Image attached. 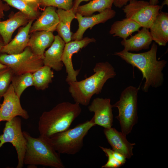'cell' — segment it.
<instances>
[{
	"label": "cell",
	"instance_id": "obj_1",
	"mask_svg": "<svg viewBox=\"0 0 168 168\" xmlns=\"http://www.w3.org/2000/svg\"><path fill=\"white\" fill-rule=\"evenodd\" d=\"M157 49L156 43L154 42L150 50L146 52L133 53L122 50L114 53V55L141 72L142 79L145 78L146 80L142 88L145 92H148L150 86L155 88L160 87L164 81L162 72L167 61L157 60Z\"/></svg>",
	"mask_w": 168,
	"mask_h": 168
},
{
	"label": "cell",
	"instance_id": "obj_2",
	"mask_svg": "<svg viewBox=\"0 0 168 168\" xmlns=\"http://www.w3.org/2000/svg\"><path fill=\"white\" fill-rule=\"evenodd\" d=\"M93 71L92 75L84 80L68 83L69 92L75 102L88 105L92 96L101 92L106 81L116 75L114 68L108 62L97 63Z\"/></svg>",
	"mask_w": 168,
	"mask_h": 168
},
{
	"label": "cell",
	"instance_id": "obj_3",
	"mask_svg": "<svg viewBox=\"0 0 168 168\" xmlns=\"http://www.w3.org/2000/svg\"><path fill=\"white\" fill-rule=\"evenodd\" d=\"M81 111L79 104L63 102L58 104L50 110L43 112L38 122L40 135L49 138L54 134L68 129Z\"/></svg>",
	"mask_w": 168,
	"mask_h": 168
},
{
	"label": "cell",
	"instance_id": "obj_4",
	"mask_svg": "<svg viewBox=\"0 0 168 168\" xmlns=\"http://www.w3.org/2000/svg\"><path fill=\"white\" fill-rule=\"evenodd\" d=\"M26 141L24 164L42 165L54 168H64L60 154L55 149L49 138L40 135L33 138L23 132Z\"/></svg>",
	"mask_w": 168,
	"mask_h": 168
},
{
	"label": "cell",
	"instance_id": "obj_5",
	"mask_svg": "<svg viewBox=\"0 0 168 168\" xmlns=\"http://www.w3.org/2000/svg\"><path fill=\"white\" fill-rule=\"evenodd\" d=\"M96 125L93 117L72 128L54 134L49 138L55 150L59 154L74 155L83 146V139L89 130Z\"/></svg>",
	"mask_w": 168,
	"mask_h": 168
},
{
	"label": "cell",
	"instance_id": "obj_6",
	"mask_svg": "<svg viewBox=\"0 0 168 168\" xmlns=\"http://www.w3.org/2000/svg\"><path fill=\"white\" fill-rule=\"evenodd\" d=\"M139 88L133 86L126 87L122 92L119 100L112 105L117 107L121 132L126 136L131 132L138 121V97Z\"/></svg>",
	"mask_w": 168,
	"mask_h": 168
},
{
	"label": "cell",
	"instance_id": "obj_7",
	"mask_svg": "<svg viewBox=\"0 0 168 168\" xmlns=\"http://www.w3.org/2000/svg\"><path fill=\"white\" fill-rule=\"evenodd\" d=\"M0 63L10 68L14 75L33 73L44 65L43 59L35 55L28 46L18 54H0Z\"/></svg>",
	"mask_w": 168,
	"mask_h": 168
},
{
	"label": "cell",
	"instance_id": "obj_8",
	"mask_svg": "<svg viewBox=\"0 0 168 168\" xmlns=\"http://www.w3.org/2000/svg\"><path fill=\"white\" fill-rule=\"evenodd\" d=\"M126 18L133 20L141 27L149 29L160 11V6L144 0L131 1L122 9Z\"/></svg>",
	"mask_w": 168,
	"mask_h": 168
},
{
	"label": "cell",
	"instance_id": "obj_9",
	"mask_svg": "<svg viewBox=\"0 0 168 168\" xmlns=\"http://www.w3.org/2000/svg\"><path fill=\"white\" fill-rule=\"evenodd\" d=\"M6 142L11 143L17 152L18 164L16 168H22L24 165L26 141L21 130V119L16 116L7 121L3 130L0 135V148Z\"/></svg>",
	"mask_w": 168,
	"mask_h": 168
},
{
	"label": "cell",
	"instance_id": "obj_10",
	"mask_svg": "<svg viewBox=\"0 0 168 168\" xmlns=\"http://www.w3.org/2000/svg\"><path fill=\"white\" fill-rule=\"evenodd\" d=\"M3 102L0 107V120L9 121L16 116L27 119L29 116L27 112L21 105L19 98L14 91L11 83L3 96Z\"/></svg>",
	"mask_w": 168,
	"mask_h": 168
},
{
	"label": "cell",
	"instance_id": "obj_11",
	"mask_svg": "<svg viewBox=\"0 0 168 168\" xmlns=\"http://www.w3.org/2000/svg\"><path fill=\"white\" fill-rule=\"evenodd\" d=\"M96 41L94 38L86 37L79 40L71 41L65 43L62 57V61L65 66L67 76L66 79L68 83L77 81V77L80 70H75L73 67L72 57L74 54L78 52L80 49L89 44Z\"/></svg>",
	"mask_w": 168,
	"mask_h": 168
},
{
	"label": "cell",
	"instance_id": "obj_12",
	"mask_svg": "<svg viewBox=\"0 0 168 168\" xmlns=\"http://www.w3.org/2000/svg\"><path fill=\"white\" fill-rule=\"evenodd\" d=\"M112 107L110 98L97 97L93 100L88 109L90 112L94 114L93 118L96 125L104 128L112 127L113 121Z\"/></svg>",
	"mask_w": 168,
	"mask_h": 168
},
{
	"label": "cell",
	"instance_id": "obj_13",
	"mask_svg": "<svg viewBox=\"0 0 168 168\" xmlns=\"http://www.w3.org/2000/svg\"><path fill=\"white\" fill-rule=\"evenodd\" d=\"M116 12L112 8H108L99 14L89 16H82L75 13V19L78 22V28L73 34L72 40H79L83 39L85 32L88 29H91L95 25L100 23H105L108 20L114 17Z\"/></svg>",
	"mask_w": 168,
	"mask_h": 168
},
{
	"label": "cell",
	"instance_id": "obj_14",
	"mask_svg": "<svg viewBox=\"0 0 168 168\" xmlns=\"http://www.w3.org/2000/svg\"><path fill=\"white\" fill-rule=\"evenodd\" d=\"M104 133L112 149L122 153L126 158L130 159L132 156L133 150L135 144L129 142L126 136L112 127L104 128Z\"/></svg>",
	"mask_w": 168,
	"mask_h": 168
},
{
	"label": "cell",
	"instance_id": "obj_15",
	"mask_svg": "<svg viewBox=\"0 0 168 168\" xmlns=\"http://www.w3.org/2000/svg\"><path fill=\"white\" fill-rule=\"evenodd\" d=\"M65 43L58 35L54 36V40L49 49L45 51L43 59L44 65L58 72L63 66L62 57Z\"/></svg>",
	"mask_w": 168,
	"mask_h": 168
},
{
	"label": "cell",
	"instance_id": "obj_16",
	"mask_svg": "<svg viewBox=\"0 0 168 168\" xmlns=\"http://www.w3.org/2000/svg\"><path fill=\"white\" fill-rule=\"evenodd\" d=\"M59 22V18L56 7H46L36 20L32 24L30 34L40 31L53 32L56 30Z\"/></svg>",
	"mask_w": 168,
	"mask_h": 168
},
{
	"label": "cell",
	"instance_id": "obj_17",
	"mask_svg": "<svg viewBox=\"0 0 168 168\" xmlns=\"http://www.w3.org/2000/svg\"><path fill=\"white\" fill-rule=\"evenodd\" d=\"M31 20L27 15L19 11L11 16L7 20L0 21V35L4 45L11 41L12 35L16 30L27 24Z\"/></svg>",
	"mask_w": 168,
	"mask_h": 168
},
{
	"label": "cell",
	"instance_id": "obj_18",
	"mask_svg": "<svg viewBox=\"0 0 168 168\" xmlns=\"http://www.w3.org/2000/svg\"><path fill=\"white\" fill-rule=\"evenodd\" d=\"M34 20H31L25 26L20 28L14 38L3 46L1 53L14 54L22 52L27 46L30 29Z\"/></svg>",
	"mask_w": 168,
	"mask_h": 168
},
{
	"label": "cell",
	"instance_id": "obj_19",
	"mask_svg": "<svg viewBox=\"0 0 168 168\" xmlns=\"http://www.w3.org/2000/svg\"><path fill=\"white\" fill-rule=\"evenodd\" d=\"M152 41L149 29L142 27L129 39H123L121 44L124 47V51L138 52L148 49Z\"/></svg>",
	"mask_w": 168,
	"mask_h": 168
},
{
	"label": "cell",
	"instance_id": "obj_20",
	"mask_svg": "<svg viewBox=\"0 0 168 168\" xmlns=\"http://www.w3.org/2000/svg\"><path fill=\"white\" fill-rule=\"evenodd\" d=\"M153 41L165 46L168 42V13L160 11L149 29Z\"/></svg>",
	"mask_w": 168,
	"mask_h": 168
},
{
	"label": "cell",
	"instance_id": "obj_21",
	"mask_svg": "<svg viewBox=\"0 0 168 168\" xmlns=\"http://www.w3.org/2000/svg\"><path fill=\"white\" fill-rule=\"evenodd\" d=\"M27 46L36 55L43 59L45 49L53 42L54 36L52 32L37 31L31 33Z\"/></svg>",
	"mask_w": 168,
	"mask_h": 168
},
{
	"label": "cell",
	"instance_id": "obj_22",
	"mask_svg": "<svg viewBox=\"0 0 168 168\" xmlns=\"http://www.w3.org/2000/svg\"><path fill=\"white\" fill-rule=\"evenodd\" d=\"M56 12L58 16L59 22L56 30L66 43L72 40L73 33L71 31L70 25L72 20L75 18V13L72 8L68 10L58 8Z\"/></svg>",
	"mask_w": 168,
	"mask_h": 168
},
{
	"label": "cell",
	"instance_id": "obj_23",
	"mask_svg": "<svg viewBox=\"0 0 168 168\" xmlns=\"http://www.w3.org/2000/svg\"><path fill=\"white\" fill-rule=\"evenodd\" d=\"M141 26L130 19L126 18L116 21L112 25L109 33L114 37H118L123 39H127L132 33L138 31Z\"/></svg>",
	"mask_w": 168,
	"mask_h": 168
},
{
	"label": "cell",
	"instance_id": "obj_24",
	"mask_svg": "<svg viewBox=\"0 0 168 168\" xmlns=\"http://www.w3.org/2000/svg\"><path fill=\"white\" fill-rule=\"evenodd\" d=\"M114 0H92L88 3L79 6L77 9L76 13L82 16H91L96 12H101L106 9L112 8Z\"/></svg>",
	"mask_w": 168,
	"mask_h": 168
},
{
	"label": "cell",
	"instance_id": "obj_25",
	"mask_svg": "<svg viewBox=\"0 0 168 168\" xmlns=\"http://www.w3.org/2000/svg\"><path fill=\"white\" fill-rule=\"evenodd\" d=\"M34 86L38 90H43L52 82L54 72L50 67L44 65L32 73Z\"/></svg>",
	"mask_w": 168,
	"mask_h": 168
},
{
	"label": "cell",
	"instance_id": "obj_26",
	"mask_svg": "<svg viewBox=\"0 0 168 168\" xmlns=\"http://www.w3.org/2000/svg\"><path fill=\"white\" fill-rule=\"evenodd\" d=\"M9 6L19 10L30 19L35 20L39 16L38 5L28 2L25 0H2Z\"/></svg>",
	"mask_w": 168,
	"mask_h": 168
},
{
	"label": "cell",
	"instance_id": "obj_27",
	"mask_svg": "<svg viewBox=\"0 0 168 168\" xmlns=\"http://www.w3.org/2000/svg\"><path fill=\"white\" fill-rule=\"evenodd\" d=\"M11 82L15 92L20 98L26 89L30 86H34L32 73H27L20 75H14Z\"/></svg>",
	"mask_w": 168,
	"mask_h": 168
},
{
	"label": "cell",
	"instance_id": "obj_28",
	"mask_svg": "<svg viewBox=\"0 0 168 168\" xmlns=\"http://www.w3.org/2000/svg\"><path fill=\"white\" fill-rule=\"evenodd\" d=\"M14 75L8 67L0 69V99L8 89Z\"/></svg>",
	"mask_w": 168,
	"mask_h": 168
},
{
	"label": "cell",
	"instance_id": "obj_29",
	"mask_svg": "<svg viewBox=\"0 0 168 168\" xmlns=\"http://www.w3.org/2000/svg\"><path fill=\"white\" fill-rule=\"evenodd\" d=\"M73 2V0H39L38 4L44 7L52 6L68 10L72 7Z\"/></svg>",
	"mask_w": 168,
	"mask_h": 168
},
{
	"label": "cell",
	"instance_id": "obj_30",
	"mask_svg": "<svg viewBox=\"0 0 168 168\" xmlns=\"http://www.w3.org/2000/svg\"><path fill=\"white\" fill-rule=\"evenodd\" d=\"M100 147L105 153L106 156L108 157L107 162L105 164L102 166V168H118L123 165L113 155L112 149L110 148H104L100 146Z\"/></svg>",
	"mask_w": 168,
	"mask_h": 168
},
{
	"label": "cell",
	"instance_id": "obj_31",
	"mask_svg": "<svg viewBox=\"0 0 168 168\" xmlns=\"http://www.w3.org/2000/svg\"><path fill=\"white\" fill-rule=\"evenodd\" d=\"M2 0H0V21L4 17V12L10 9L9 5L7 3H4Z\"/></svg>",
	"mask_w": 168,
	"mask_h": 168
},
{
	"label": "cell",
	"instance_id": "obj_32",
	"mask_svg": "<svg viewBox=\"0 0 168 168\" xmlns=\"http://www.w3.org/2000/svg\"><path fill=\"white\" fill-rule=\"evenodd\" d=\"M136 0H114L113 4L116 7L121 8L129 2Z\"/></svg>",
	"mask_w": 168,
	"mask_h": 168
},
{
	"label": "cell",
	"instance_id": "obj_33",
	"mask_svg": "<svg viewBox=\"0 0 168 168\" xmlns=\"http://www.w3.org/2000/svg\"><path fill=\"white\" fill-rule=\"evenodd\" d=\"M90 0H74L73 2L72 9L75 13L77 7L79 6L80 3L83 1H87Z\"/></svg>",
	"mask_w": 168,
	"mask_h": 168
},
{
	"label": "cell",
	"instance_id": "obj_34",
	"mask_svg": "<svg viewBox=\"0 0 168 168\" xmlns=\"http://www.w3.org/2000/svg\"><path fill=\"white\" fill-rule=\"evenodd\" d=\"M165 5H168V0H164L161 5H160V11H161V10Z\"/></svg>",
	"mask_w": 168,
	"mask_h": 168
},
{
	"label": "cell",
	"instance_id": "obj_35",
	"mask_svg": "<svg viewBox=\"0 0 168 168\" xmlns=\"http://www.w3.org/2000/svg\"><path fill=\"white\" fill-rule=\"evenodd\" d=\"M149 2L152 5H157L159 3V0H149Z\"/></svg>",
	"mask_w": 168,
	"mask_h": 168
},
{
	"label": "cell",
	"instance_id": "obj_36",
	"mask_svg": "<svg viewBox=\"0 0 168 168\" xmlns=\"http://www.w3.org/2000/svg\"><path fill=\"white\" fill-rule=\"evenodd\" d=\"M4 45V44L3 40L1 36L0 35V54L1 53L2 49Z\"/></svg>",
	"mask_w": 168,
	"mask_h": 168
},
{
	"label": "cell",
	"instance_id": "obj_37",
	"mask_svg": "<svg viewBox=\"0 0 168 168\" xmlns=\"http://www.w3.org/2000/svg\"><path fill=\"white\" fill-rule=\"evenodd\" d=\"M25 0L28 2H29L30 3L37 4H38V1L39 0Z\"/></svg>",
	"mask_w": 168,
	"mask_h": 168
},
{
	"label": "cell",
	"instance_id": "obj_38",
	"mask_svg": "<svg viewBox=\"0 0 168 168\" xmlns=\"http://www.w3.org/2000/svg\"><path fill=\"white\" fill-rule=\"evenodd\" d=\"M7 67L6 65L0 63V69Z\"/></svg>",
	"mask_w": 168,
	"mask_h": 168
},
{
	"label": "cell",
	"instance_id": "obj_39",
	"mask_svg": "<svg viewBox=\"0 0 168 168\" xmlns=\"http://www.w3.org/2000/svg\"><path fill=\"white\" fill-rule=\"evenodd\" d=\"M1 105V104L0 103V107Z\"/></svg>",
	"mask_w": 168,
	"mask_h": 168
},
{
	"label": "cell",
	"instance_id": "obj_40",
	"mask_svg": "<svg viewBox=\"0 0 168 168\" xmlns=\"http://www.w3.org/2000/svg\"><path fill=\"white\" fill-rule=\"evenodd\" d=\"M0 122H1V121H0Z\"/></svg>",
	"mask_w": 168,
	"mask_h": 168
}]
</instances>
